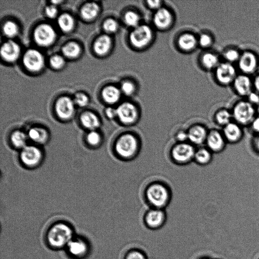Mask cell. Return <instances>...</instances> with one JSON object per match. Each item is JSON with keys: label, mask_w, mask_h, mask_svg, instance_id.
<instances>
[{"label": "cell", "mask_w": 259, "mask_h": 259, "mask_svg": "<svg viewBox=\"0 0 259 259\" xmlns=\"http://www.w3.org/2000/svg\"><path fill=\"white\" fill-rule=\"evenodd\" d=\"M74 102L78 106L84 107L88 104L89 98L85 94L82 93H78L75 95Z\"/></svg>", "instance_id": "40"}, {"label": "cell", "mask_w": 259, "mask_h": 259, "mask_svg": "<svg viewBox=\"0 0 259 259\" xmlns=\"http://www.w3.org/2000/svg\"><path fill=\"white\" fill-rule=\"evenodd\" d=\"M235 73L234 67L228 63L219 64L216 69L217 78L223 84L231 82L235 77Z\"/></svg>", "instance_id": "17"}, {"label": "cell", "mask_w": 259, "mask_h": 259, "mask_svg": "<svg viewBox=\"0 0 259 259\" xmlns=\"http://www.w3.org/2000/svg\"><path fill=\"white\" fill-rule=\"evenodd\" d=\"M111 38L103 34L98 37L94 44V50L99 55H104L108 53L111 46Z\"/></svg>", "instance_id": "21"}, {"label": "cell", "mask_w": 259, "mask_h": 259, "mask_svg": "<svg viewBox=\"0 0 259 259\" xmlns=\"http://www.w3.org/2000/svg\"><path fill=\"white\" fill-rule=\"evenodd\" d=\"M205 142L207 148L212 152L216 153L223 151L227 143L222 132L217 130L208 132Z\"/></svg>", "instance_id": "13"}, {"label": "cell", "mask_w": 259, "mask_h": 259, "mask_svg": "<svg viewBox=\"0 0 259 259\" xmlns=\"http://www.w3.org/2000/svg\"><path fill=\"white\" fill-rule=\"evenodd\" d=\"M73 238L72 227L66 223L59 222L48 228L45 240L50 248L59 249L66 247Z\"/></svg>", "instance_id": "1"}, {"label": "cell", "mask_w": 259, "mask_h": 259, "mask_svg": "<svg viewBox=\"0 0 259 259\" xmlns=\"http://www.w3.org/2000/svg\"><path fill=\"white\" fill-rule=\"evenodd\" d=\"M106 114L109 118H113L117 117L116 109L108 107L106 110Z\"/></svg>", "instance_id": "48"}, {"label": "cell", "mask_w": 259, "mask_h": 259, "mask_svg": "<svg viewBox=\"0 0 259 259\" xmlns=\"http://www.w3.org/2000/svg\"><path fill=\"white\" fill-rule=\"evenodd\" d=\"M232 117L240 125L251 124L255 118V110L250 102L241 101L234 107Z\"/></svg>", "instance_id": "4"}, {"label": "cell", "mask_w": 259, "mask_h": 259, "mask_svg": "<svg viewBox=\"0 0 259 259\" xmlns=\"http://www.w3.org/2000/svg\"><path fill=\"white\" fill-rule=\"evenodd\" d=\"M251 127L255 132L259 134V117H255L251 123Z\"/></svg>", "instance_id": "49"}, {"label": "cell", "mask_w": 259, "mask_h": 259, "mask_svg": "<svg viewBox=\"0 0 259 259\" xmlns=\"http://www.w3.org/2000/svg\"><path fill=\"white\" fill-rule=\"evenodd\" d=\"M222 132L226 142L232 144L239 142L243 135L241 126L232 121L223 127Z\"/></svg>", "instance_id": "15"}, {"label": "cell", "mask_w": 259, "mask_h": 259, "mask_svg": "<svg viewBox=\"0 0 259 259\" xmlns=\"http://www.w3.org/2000/svg\"><path fill=\"white\" fill-rule=\"evenodd\" d=\"M4 34L7 37H13L18 32L17 25L14 22L8 21L5 23L3 27Z\"/></svg>", "instance_id": "35"}, {"label": "cell", "mask_w": 259, "mask_h": 259, "mask_svg": "<svg viewBox=\"0 0 259 259\" xmlns=\"http://www.w3.org/2000/svg\"><path fill=\"white\" fill-rule=\"evenodd\" d=\"M195 150L191 144L181 142L174 146L171 156L174 160L180 163H187L194 157Z\"/></svg>", "instance_id": "9"}, {"label": "cell", "mask_w": 259, "mask_h": 259, "mask_svg": "<svg viewBox=\"0 0 259 259\" xmlns=\"http://www.w3.org/2000/svg\"><path fill=\"white\" fill-rule=\"evenodd\" d=\"M62 53L68 58H75L80 53V47L78 44L74 41L69 42L62 48Z\"/></svg>", "instance_id": "30"}, {"label": "cell", "mask_w": 259, "mask_h": 259, "mask_svg": "<svg viewBox=\"0 0 259 259\" xmlns=\"http://www.w3.org/2000/svg\"><path fill=\"white\" fill-rule=\"evenodd\" d=\"M199 259H210V258H208V257H201Z\"/></svg>", "instance_id": "53"}, {"label": "cell", "mask_w": 259, "mask_h": 259, "mask_svg": "<svg viewBox=\"0 0 259 259\" xmlns=\"http://www.w3.org/2000/svg\"><path fill=\"white\" fill-rule=\"evenodd\" d=\"M232 115L226 109L219 111L215 115L216 122L220 126H225L231 122Z\"/></svg>", "instance_id": "32"}, {"label": "cell", "mask_w": 259, "mask_h": 259, "mask_svg": "<svg viewBox=\"0 0 259 259\" xmlns=\"http://www.w3.org/2000/svg\"><path fill=\"white\" fill-rule=\"evenodd\" d=\"M208 132L201 125L192 126L187 132L188 140L195 145H200L206 141Z\"/></svg>", "instance_id": "19"}, {"label": "cell", "mask_w": 259, "mask_h": 259, "mask_svg": "<svg viewBox=\"0 0 259 259\" xmlns=\"http://www.w3.org/2000/svg\"><path fill=\"white\" fill-rule=\"evenodd\" d=\"M55 109L57 114L60 118L68 119L74 113V102L68 97H62L56 102Z\"/></svg>", "instance_id": "12"}, {"label": "cell", "mask_w": 259, "mask_h": 259, "mask_svg": "<svg viewBox=\"0 0 259 259\" xmlns=\"http://www.w3.org/2000/svg\"><path fill=\"white\" fill-rule=\"evenodd\" d=\"M33 37L36 44L47 47L52 44L56 38L54 28L48 24H41L34 29Z\"/></svg>", "instance_id": "7"}, {"label": "cell", "mask_w": 259, "mask_h": 259, "mask_svg": "<svg viewBox=\"0 0 259 259\" xmlns=\"http://www.w3.org/2000/svg\"><path fill=\"white\" fill-rule=\"evenodd\" d=\"M120 90L121 93L129 96L134 93L136 88L135 84L132 81L125 80L122 82Z\"/></svg>", "instance_id": "38"}, {"label": "cell", "mask_w": 259, "mask_h": 259, "mask_svg": "<svg viewBox=\"0 0 259 259\" xmlns=\"http://www.w3.org/2000/svg\"><path fill=\"white\" fill-rule=\"evenodd\" d=\"M147 5L150 9L156 10V11L161 8V2L160 1H148Z\"/></svg>", "instance_id": "45"}, {"label": "cell", "mask_w": 259, "mask_h": 259, "mask_svg": "<svg viewBox=\"0 0 259 259\" xmlns=\"http://www.w3.org/2000/svg\"><path fill=\"white\" fill-rule=\"evenodd\" d=\"M121 92L120 89L114 85H108L103 89L102 96L104 101L109 104H114L120 98Z\"/></svg>", "instance_id": "23"}, {"label": "cell", "mask_w": 259, "mask_h": 259, "mask_svg": "<svg viewBox=\"0 0 259 259\" xmlns=\"http://www.w3.org/2000/svg\"><path fill=\"white\" fill-rule=\"evenodd\" d=\"M124 21L126 25L134 28L140 25V17L136 12L128 11L124 15Z\"/></svg>", "instance_id": "33"}, {"label": "cell", "mask_w": 259, "mask_h": 259, "mask_svg": "<svg viewBox=\"0 0 259 259\" xmlns=\"http://www.w3.org/2000/svg\"><path fill=\"white\" fill-rule=\"evenodd\" d=\"M44 58L41 52L33 49L28 50L23 57L24 66L33 72L40 70L44 66Z\"/></svg>", "instance_id": "10"}, {"label": "cell", "mask_w": 259, "mask_h": 259, "mask_svg": "<svg viewBox=\"0 0 259 259\" xmlns=\"http://www.w3.org/2000/svg\"><path fill=\"white\" fill-rule=\"evenodd\" d=\"M87 139L90 144L97 145L100 142L101 136L98 132L92 131L88 134Z\"/></svg>", "instance_id": "41"}, {"label": "cell", "mask_w": 259, "mask_h": 259, "mask_svg": "<svg viewBox=\"0 0 259 259\" xmlns=\"http://www.w3.org/2000/svg\"><path fill=\"white\" fill-rule=\"evenodd\" d=\"M66 247L70 255L76 259H81L85 257L89 252L88 243L81 238H73Z\"/></svg>", "instance_id": "11"}, {"label": "cell", "mask_w": 259, "mask_h": 259, "mask_svg": "<svg viewBox=\"0 0 259 259\" xmlns=\"http://www.w3.org/2000/svg\"><path fill=\"white\" fill-rule=\"evenodd\" d=\"M251 83L249 78L243 75L237 76L234 80V87L241 95H248L251 93Z\"/></svg>", "instance_id": "22"}, {"label": "cell", "mask_w": 259, "mask_h": 259, "mask_svg": "<svg viewBox=\"0 0 259 259\" xmlns=\"http://www.w3.org/2000/svg\"><path fill=\"white\" fill-rule=\"evenodd\" d=\"M146 196L152 208L163 209L169 201V192L166 187L160 183H154L147 189Z\"/></svg>", "instance_id": "3"}, {"label": "cell", "mask_w": 259, "mask_h": 259, "mask_svg": "<svg viewBox=\"0 0 259 259\" xmlns=\"http://www.w3.org/2000/svg\"><path fill=\"white\" fill-rule=\"evenodd\" d=\"M139 147L137 137L133 134L126 133L118 138L115 149L120 157L124 159H130L137 153Z\"/></svg>", "instance_id": "2"}, {"label": "cell", "mask_w": 259, "mask_h": 259, "mask_svg": "<svg viewBox=\"0 0 259 259\" xmlns=\"http://www.w3.org/2000/svg\"><path fill=\"white\" fill-rule=\"evenodd\" d=\"M58 24L59 27L63 31L68 32L73 28L74 19L70 15L64 13L58 17Z\"/></svg>", "instance_id": "28"}, {"label": "cell", "mask_w": 259, "mask_h": 259, "mask_svg": "<svg viewBox=\"0 0 259 259\" xmlns=\"http://www.w3.org/2000/svg\"><path fill=\"white\" fill-rule=\"evenodd\" d=\"M124 259H148V256L143 250L134 248L129 249L126 252Z\"/></svg>", "instance_id": "36"}, {"label": "cell", "mask_w": 259, "mask_h": 259, "mask_svg": "<svg viewBox=\"0 0 259 259\" xmlns=\"http://www.w3.org/2000/svg\"><path fill=\"white\" fill-rule=\"evenodd\" d=\"M28 137L33 141L42 143L48 139L47 132L43 128L35 127L31 128L28 132Z\"/></svg>", "instance_id": "27"}, {"label": "cell", "mask_w": 259, "mask_h": 259, "mask_svg": "<svg viewBox=\"0 0 259 259\" xmlns=\"http://www.w3.org/2000/svg\"><path fill=\"white\" fill-rule=\"evenodd\" d=\"M80 121L82 124L87 128L94 131L100 125L98 117L94 113L87 111L80 116Z\"/></svg>", "instance_id": "24"}, {"label": "cell", "mask_w": 259, "mask_h": 259, "mask_svg": "<svg viewBox=\"0 0 259 259\" xmlns=\"http://www.w3.org/2000/svg\"><path fill=\"white\" fill-rule=\"evenodd\" d=\"M197 43L195 36L191 33H184L178 39L179 47L184 51H190L194 48Z\"/></svg>", "instance_id": "26"}, {"label": "cell", "mask_w": 259, "mask_h": 259, "mask_svg": "<svg viewBox=\"0 0 259 259\" xmlns=\"http://www.w3.org/2000/svg\"><path fill=\"white\" fill-rule=\"evenodd\" d=\"M226 59L231 62H234L239 59V55L237 51L234 50H229L225 54Z\"/></svg>", "instance_id": "43"}, {"label": "cell", "mask_w": 259, "mask_h": 259, "mask_svg": "<svg viewBox=\"0 0 259 259\" xmlns=\"http://www.w3.org/2000/svg\"><path fill=\"white\" fill-rule=\"evenodd\" d=\"M53 4H57L58 3L62 2V1H52L51 2Z\"/></svg>", "instance_id": "52"}, {"label": "cell", "mask_w": 259, "mask_h": 259, "mask_svg": "<svg viewBox=\"0 0 259 259\" xmlns=\"http://www.w3.org/2000/svg\"><path fill=\"white\" fill-rule=\"evenodd\" d=\"M45 13L49 18H54L57 15L58 10L54 5L48 6L45 9Z\"/></svg>", "instance_id": "44"}, {"label": "cell", "mask_w": 259, "mask_h": 259, "mask_svg": "<svg viewBox=\"0 0 259 259\" xmlns=\"http://www.w3.org/2000/svg\"><path fill=\"white\" fill-rule=\"evenodd\" d=\"M11 140L14 146L23 148L26 146L27 136L23 132L17 131L13 133Z\"/></svg>", "instance_id": "31"}, {"label": "cell", "mask_w": 259, "mask_h": 259, "mask_svg": "<svg viewBox=\"0 0 259 259\" xmlns=\"http://www.w3.org/2000/svg\"><path fill=\"white\" fill-rule=\"evenodd\" d=\"M248 99L251 104L259 103V95L255 93L251 92L248 95Z\"/></svg>", "instance_id": "47"}, {"label": "cell", "mask_w": 259, "mask_h": 259, "mask_svg": "<svg viewBox=\"0 0 259 259\" xmlns=\"http://www.w3.org/2000/svg\"><path fill=\"white\" fill-rule=\"evenodd\" d=\"M202 63L204 67L208 69H211L219 65L218 57L211 53H206L202 57Z\"/></svg>", "instance_id": "34"}, {"label": "cell", "mask_w": 259, "mask_h": 259, "mask_svg": "<svg viewBox=\"0 0 259 259\" xmlns=\"http://www.w3.org/2000/svg\"><path fill=\"white\" fill-rule=\"evenodd\" d=\"M21 159L27 166L36 165L40 160L41 153L39 149L33 146H26L21 151Z\"/></svg>", "instance_id": "16"}, {"label": "cell", "mask_w": 259, "mask_h": 259, "mask_svg": "<svg viewBox=\"0 0 259 259\" xmlns=\"http://www.w3.org/2000/svg\"><path fill=\"white\" fill-rule=\"evenodd\" d=\"M117 117L125 125H132L138 119V112L133 103L125 102L120 104L116 108Z\"/></svg>", "instance_id": "8"}, {"label": "cell", "mask_w": 259, "mask_h": 259, "mask_svg": "<svg viewBox=\"0 0 259 259\" xmlns=\"http://www.w3.org/2000/svg\"><path fill=\"white\" fill-rule=\"evenodd\" d=\"M64 58L59 55H53L50 59L51 66L56 69L61 68L64 65Z\"/></svg>", "instance_id": "39"}, {"label": "cell", "mask_w": 259, "mask_h": 259, "mask_svg": "<svg viewBox=\"0 0 259 259\" xmlns=\"http://www.w3.org/2000/svg\"><path fill=\"white\" fill-rule=\"evenodd\" d=\"M152 31L148 25L142 24L133 28L130 34L129 39L132 45L141 49L147 46L152 38Z\"/></svg>", "instance_id": "5"}, {"label": "cell", "mask_w": 259, "mask_h": 259, "mask_svg": "<svg viewBox=\"0 0 259 259\" xmlns=\"http://www.w3.org/2000/svg\"><path fill=\"white\" fill-rule=\"evenodd\" d=\"M98 5L94 2L85 4L81 8L80 14L83 19L86 20H91L94 19L99 12Z\"/></svg>", "instance_id": "25"}, {"label": "cell", "mask_w": 259, "mask_h": 259, "mask_svg": "<svg viewBox=\"0 0 259 259\" xmlns=\"http://www.w3.org/2000/svg\"><path fill=\"white\" fill-rule=\"evenodd\" d=\"M104 30L108 33L115 32L118 28V24L117 21L112 18L106 20L103 25Z\"/></svg>", "instance_id": "37"}, {"label": "cell", "mask_w": 259, "mask_h": 259, "mask_svg": "<svg viewBox=\"0 0 259 259\" xmlns=\"http://www.w3.org/2000/svg\"><path fill=\"white\" fill-rule=\"evenodd\" d=\"M254 145L256 151L259 152V134L255 138Z\"/></svg>", "instance_id": "50"}, {"label": "cell", "mask_w": 259, "mask_h": 259, "mask_svg": "<svg viewBox=\"0 0 259 259\" xmlns=\"http://www.w3.org/2000/svg\"><path fill=\"white\" fill-rule=\"evenodd\" d=\"M166 219V214L163 209L152 208L145 213L143 222L147 228L157 230L164 226Z\"/></svg>", "instance_id": "6"}, {"label": "cell", "mask_w": 259, "mask_h": 259, "mask_svg": "<svg viewBox=\"0 0 259 259\" xmlns=\"http://www.w3.org/2000/svg\"><path fill=\"white\" fill-rule=\"evenodd\" d=\"M153 21L157 28L161 29H166L171 23V14L168 9L161 7L156 11Z\"/></svg>", "instance_id": "18"}, {"label": "cell", "mask_w": 259, "mask_h": 259, "mask_svg": "<svg viewBox=\"0 0 259 259\" xmlns=\"http://www.w3.org/2000/svg\"><path fill=\"white\" fill-rule=\"evenodd\" d=\"M176 139L180 143L185 142L188 140V134L187 132L184 131H179L176 135Z\"/></svg>", "instance_id": "46"}, {"label": "cell", "mask_w": 259, "mask_h": 259, "mask_svg": "<svg viewBox=\"0 0 259 259\" xmlns=\"http://www.w3.org/2000/svg\"><path fill=\"white\" fill-rule=\"evenodd\" d=\"M211 37L205 33L201 34L198 39V42L200 45L202 47H207L211 43Z\"/></svg>", "instance_id": "42"}, {"label": "cell", "mask_w": 259, "mask_h": 259, "mask_svg": "<svg viewBox=\"0 0 259 259\" xmlns=\"http://www.w3.org/2000/svg\"><path fill=\"white\" fill-rule=\"evenodd\" d=\"M239 65L240 69L245 73L252 72L256 66L255 55L249 52L244 53L239 58Z\"/></svg>", "instance_id": "20"}, {"label": "cell", "mask_w": 259, "mask_h": 259, "mask_svg": "<svg viewBox=\"0 0 259 259\" xmlns=\"http://www.w3.org/2000/svg\"><path fill=\"white\" fill-rule=\"evenodd\" d=\"M194 158L200 164H206L212 159V152L208 148H200L195 151Z\"/></svg>", "instance_id": "29"}, {"label": "cell", "mask_w": 259, "mask_h": 259, "mask_svg": "<svg viewBox=\"0 0 259 259\" xmlns=\"http://www.w3.org/2000/svg\"><path fill=\"white\" fill-rule=\"evenodd\" d=\"M254 85L256 90L259 91V75L255 79Z\"/></svg>", "instance_id": "51"}, {"label": "cell", "mask_w": 259, "mask_h": 259, "mask_svg": "<svg viewBox=\"0 0 259 259\" xmlns=\"http://www.w3.org/2000/svg\"><path fill=\"white\" fill-rule=\"evenodd\" d=\"M21 52L19 45L12 40L5 42L1 46V55L5 61L13 62L17 60Z\"/></svg>", "instance_id": "14"}]
</instances>
